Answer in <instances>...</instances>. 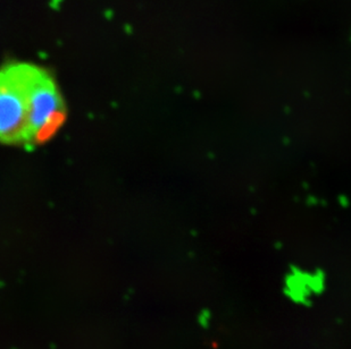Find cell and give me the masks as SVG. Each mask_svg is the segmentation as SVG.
Listing matches in <instances>:
<instances>
[{
    "label": "cell",
    "instance_id": "obj_1",
    "mask_svg": "<svg viewBox=\"0 0 351 349\" xmlns=\"http://www.w3.org/2000/svg\"><path fill=\"white\" fill-rule=\"evenodd\" d=\"M36 64L17 62L0 67V143L29 145L31 84Z\"/></svg>",
    "mask_w": 351,
    "mask_h": 349
},
{
    "label": "cell",
    "instance_id": "obj_2",
    "mask_svg": "<svg viewBox=\"0 0 351 349\" xmlns=\"http://www.w3.org/2000/svg\"><path fill=\"white\" fill-rule=\"evenodd\" d=\"M66 116V107L53 76L38 66L31 84L29 146L43 144L57 132Z\"/></svg>",
    "mask_w": 351,
    "mask_h": 349
},
{
    "label": "cell",
    "instance_id": "obj_3",
    "mask_svg": "<svg viewBox=\"0 0 351 349\" xmlns=\"http://www.w3.org/2000/svg\"><path fill=\"white\" fill-rule=\"evenodd\" d=\"M311 271L290 266L283 280V294L290 302L299 307H312L313 295L309 289Z\"/></svg>",
    "mask_w": 351,
    "mask_h": 349
},
{
    "label": "cell",
    "instance_id": "obj_4",
    "mask_svg": "<svg viewBox=\"0 0 351 349\" xmlns=\"http://www.w3.org/2000/svg\"><path fill=\"white\" fill-rule=\"evenodd\" d=\"M309 289L314 296H321L326 289V274L322 269H315L311 271L309 276Z\"/></svg>",
    "mask_w": 351,
    "mask_h": 349
},
{
    "label": "cell",
    "instance_id": "obj_5",
    "mask_svg": "<svg viewBox=\"0 0 351 349\" xmlns=\"http://www.w3.org/2000/svg\"><path fill=\"white\" fill-rule=\"evenodd\" d=\"M212 311L209 309H202V310L199 311L198 315H197V323L200 326V328L208 329L210 323H212Z\"/></svg>",
    "mask_w": 351,
    "mask_h": 349
}]
</instances>
